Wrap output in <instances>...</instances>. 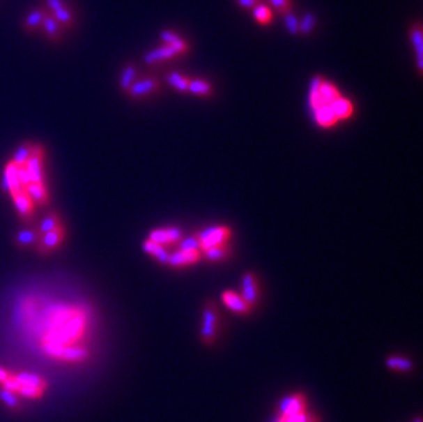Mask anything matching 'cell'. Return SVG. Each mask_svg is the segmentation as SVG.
Returning <instances> with one entry per match:
<instances>
[{
  "label": "cell",
  "mask_w": 423,
  "mask_h": 422,
  "mask_svg": "<svg viewBox=\"0 0 423 422\" xmlns=\"http://www.w3.org/2000/svg\"><path fill=\"white\" fill-rule=\"evenodd\" d=\"M32 142H25L21 146H18V149L15 150V153L13 155V162L18 166V167H25L26 162L29 160V158L32 156Z\"/></svg>",
  "instance_id": "484cf974"
},
{
  "label": "cell",
  "mask_w": 423,
  "mask_h": 422,
  "mask_svg": "<svg viewBox=\"0 0 423 422\" xmlns=\"http://www.w3.org/2000/svg\"><path fill=\"white\" fill-rule=\"evenodd\" d=\"M308 403L306 396L300 392L284 396L278 405V417H292L307 412Z\"/></svg>",
  "instance_id": "8992f818"
},
{
  "label": "cell",
  "mask_w": 423,
  "mask_h": 422,
  "mask_svg": "<svg viewBox=\"0 0 423 422\" xmlns=\"http://www.w3.org/2000/svg\"><path fill=\"white\" fill-rule=\"evenodd\" d=\"M143 251L146 254H148L150 257L155 258L159 264L167 266V261H169V253L166 251V248L160 244H156L154 241H151L150 239H147L143 243Z\"/></svg>",
  "instance_id": "44dd1931"
},
{
  "label": "cell",
  "mask_w": 423,
  "mask_h": 422,
  "mask_svg": "<svg viewBox=\"0 0 423 422\" xmlns=\"http://www.w3.org/2000/svg\"><path fill=\"white\" fill-rule=\"evenodd\" d=\"M183 236H184V233L180 228L169 227V228H157V229L151 230L148 234V239L156 244L166 247V246L180 243Z\"/></svg>",
  "instance_id": "7c38bea8"
},
{
  "label": "cell",
  "mask_w": 423,
  "mask_h": 422,
  "mask_svg": "<svg viewBox=\"0 0 423 422\" xmlns=\"http://www.w3.org/2000/svg\"><path fill=\"white\" fill-rule=\"evenodd\" d=\"M386 366L394 372H401V373H407L411 372V369L414 368L413 362L404 356L400 355H390L386 358L385 361Z\"/></svg>",
  "instance_id": "cb8c5ba5"
},
{
  "label": "cell",
  "mask_w": 423,
  "mask_h": 422,
  "mask_svg": "<svg viewBox=\"0 0 423 422\" xmlns=\"http://www.w3.org/2000/svg\"><path fill=\"white\" fill-rule=\"evenodd\" d=\"M160 89V82L154 78V77H148V78H143V80H137L128 91L126 93L132 98V99H144L150 95H153L155 92H157Z\"/></svg>",
  "instance_id": "9c48e42d"
},
{
  "label": "cell",
  "mask_w": 423,
  "mask_h": 422,
  "mask_svg": "<svg viewBox=\"0 0 423 422\" xmlns=\"http://www.w3.org/2000/svg\"><path fill=\"white\" fill-rule=\"evenodd\" d=\"M201 254L210 262H225L226 259L231 258V247L229 246V243H226L222 246H215V247L207 248V250L201 251Z\"/></svg>",
  "instance_id": "d6986e66"
},
{
  "label": "cell",
  "mask_w": 423,
  "mask_h": 422,
  "mask_svg": "<svg viewBox=\"0 0 423 422\" xmlns=\"http://www.w3.org/2000/svg\"><path fill=\"white\" fill-rule=\"evenodd\" d=\"M414 422H422V420H421V419H420V417H418V419H417V420H415V421Z\"/></svg>",
  "instance_id": "ab89813d"
},
{
  "label": "cell",
  "mask_w": 423,
  "mask_h": 422,
  "mask_svg": "<svg viewBox=\"0 0 423 422\" xmlns=\"http://www.w3.org/2000/svg\"><path fill=\"white\" fill-rule=\"evenodd\" d=\"M13 199V203L15 206V210L24 224H31L33 221V214H35V204L32 199L28 196L25 190L15 195Z\"/></svg>",
  "instance_id": "5bb4252c"
},
{
  "label": "cell",
  "mask_w": 423,
  "mask_h": 422,
  "mask_svg": "<svg viewBox=\"0 0 423 422\" xmlns=\"http://www.w3.org/2000/svg\"><path fill=\"white\" fill-rule=\"evenodd\" d=\"M39 239L38 227H31V228L28 227V228L20 230V232L15 233V236H14V244L18 248H29V247L35 248V246L38 244Z\"/></svg>",
  "instance_id": "9a60e30c"
},
{
  "label": "cell",
  "mask_w": 423,
  "mask_h": 422,
  "mask_svg": "<svg viewBox=\"0 0 423 422\" xmlns=\"http://www.w3.org/2000/svg\"><path fill=\"white\" fill-rule=\"evenodd\" d=\"M48 11L45 8H36V10H32L25 21H24V29L28 32V33H33L39 29L43 24V20H44V15L47 14Z\"/></svg>",
  "instance_id": "603a6c76"
},
{
  "label": "cell",
  "mask_w": 423,
  "mask_h": 422,
  "mask_svg": "<svg viewBox=\"0 0 423 422\" xmlns=\"http://www.w3.org/2000/svg\"><path fill=\"white\" fill-rule=\"evenodd\" d=\"M188 92H191L196 96H200V98H208L213 95V86L208 81H206L203 78H194L190 81Z\"/></svg>",
  "instance_id": "d4e9b609"
},
{
  "label": "cell",
  "mask_w": 423,
  "mask_h": 422,
  "mask_svg": "<svg viewBox=\"0 0 423 422\" xmlns=\"http://www.w3.org/2000/svg\"><path fill=\"white\" fill-rule=\"evenodd\" d=\"M137 81V68L134 65H128L123 68L121 78H119V86L123 92H126L134 82Z\"/></svg>",
  "instance_id": "4316f807"
},
{
  "label": "cell",
  "mask_w": 423,
  "mask_h": 422,
  "mask_svg": "<svg viewBox=\"0 0 423 422\" xmlns=\"http://www.w3.org/2000/svg\"><path fill=\"white\" fill-rule=\"evenodd\" d=\"M61 225H63V220L61 217V214L58 211H51L49 214H47L39 225H38V232H39V236L41 237L43 234L51 232V230L56 229L59 228Z\"/></svg>",
  "instance_id": "7402d4cb"
},
{
  "label": "cell",
  "mask_w": 423,
  "mask_h": 422,
  "mask_svg": "<svg viewBox=\"0 0 423 422\" xmlns=\"http://www.w3.org/2000/svg\"><path fill=\"white\" fill-rule=\"evenodd\" d=\"M52 17L59 22V25L62 28H72L75 25V14L72 13V10L68 7V6H63L62 8L51 13Z\"/></svg>",
  "instance_id": "f1b7e54d"
},
{
  "label": "cell",
  "mask_w": 423,
  "mask_h": 422,
  "mask_svg": "<svg viewBox=\"0 0 423 422\" xmlns=\"http://www.w3.org/2000/svg\"><path fill=\"white\" fill-rule=\"evenodd\" d=\"M188 50H190L188 43L184 38H180L176 43L163 44L162 47H157V48L151 50L150 52H147L144 55V62L147 65H157V63L170 61V59H173L176 56L184 55V54L188 52Z\"/></svg>",
  "instance_id": "7a4b0ae2"
},
{
  "label": "cell",
  "mask_w": 423,
  "mask_h": 422,
  "mask_svg": "<svg viewBox=\"0 0 423 422\" xmlns=\"http://www.w3.org/2000/svg\"><path fill=\"white\" fill-rule=\"evenodd\" d=\"M410 38L413 43V47L415 50V55H417V66H418V72L422 75L423 70V32L422 25L421 24H415L411 28L410 32Z\"/></svg>",
  "instance_id": "e0dca14e"
},
{
  "label": "cell",
  "mask_w": 423,
  "mask_h": 422,
  "mask_svg": "<svg viewBox=\"0 0 423 422\" xmlns=\"http://www.w3.org/2000/svg\"><path fill=\"white\" fill-rule=\"evenodd\" d=\"M3 190L7 192L11 197H14L15 195H18L20 192L25 190L18 177V167L13 160L6 163L4 174H3Z\"/></svg>",
  "instance_id": "8fae6325"
},
{
  "label": "cell",
  "mask_w": 423,
  "mask_h": 422,
  "mask_svg": "<svg viewBox=\"0 0 423 422\" xmlns=\"http://www.w3.org/2000/svg\"><path fill=\"white\" fill-rule=\"evenodd\" d=\"M315 25H316V17L312 13H306L302 22H299V33L308 36L315 29Z\"/></svg>",
  "instance_id": "1f68e13d"
},
{
  "label": "cell",
  "mask_w": 423,
  "mask_h": 422,
  "mask_svg": "<svg viewBox=\"0 0 423 422\" xmlns=\"http://www.w3.org/2000/svg\"><path fill=\"white\" fill-rule=\"evenodd\" d=\"M252 15L254 18L256 20L258 24L266 27L271 24L272 21V10L270 8L268 4H263V3H258L255 7H254V11H252Z\"/></svg>",
  "instance_id": "83f0119b"
},
{
  "label": "cell",
  "mask_w": 423,
  "mask_h": 422,
  "mask_svg": "<svg viewBox=\"0 0 423 422\" xmlns=\"http://www.w3.org/2000/svg\"><path fill=\"white\" fill-rule=\"evenodd\" d=\"M0 399L4 402V405L11 409V410H20L21 409V402L17 393L10 392L7 389L0 388Z\"/></svg>",
  "instance_id": "4dcf8cb0"
},
{
  "label": "cell",
  "mask_w": 423,
  "mask_h": 422,
  "mask_svg": "<svg viewBox=\"0 0 423 422\" xmlns=\"http://www.w3.org/2000/svg\"><path fill=\"white\" fill-rule=\"evenodd\" d=\"M44 156L45 149L43 144L33 143L32 144V156L25 165V169L31 177V183H45L44 181Z\"/></svg>",
  "instance_id": "52a82bcc"
},
{
  "label": "cell",
  "mask_w": 423,
  "mask_h": 422,
  "mask_svg": "<svg viewBox=\"0 0 423 422\" xmlns=\"http://www.w3.org/2000/svg\"><path fill=\"white\" fill-rule=\"evenodd\" d=\"M41 28L44 29L47 38L52 41H56L59 38H62V33H63V28L59 25V22L52 17L51 13H47L44 15V20H43V24H41Z\"/></svg>",
  "instance_id": "ffe728a7"
},
{
  "label": "cell",
  "mask_w": 423,
  "mask_h": 422,
  "mask_svg": "<svg viewBox=\"0 0 423 422\" xmlns=\"http://www.w3.org/2000/svg\"><path fill=\"white\" fill-rule=\"evenodd\" d=\"M284 24L292 36H296L299 33V21L292 11L284 14Z\"/></svg>",
  "instance_id": "d6a6232c"
},
{
  "label": "cell",
  "mask_w": 423,
  "mask_h": 422,
  "mask_svg": "<svg viewBox=\"0 0 423 422\" xmlns=\"http://www.w3.org/2000/svg\"><path fill=\"white\" fill-rule=\"evenodd\" d=\"M11 375H13V373H11L10 370H7V369H4V368L0 366V384L4 383Z\"/></svg>",
  "instance_id": "f35d334b"
},
{
  "label": "cell",
  "mask_w": 423,
  "mask_h": 422,
  "mask_svg": "<svg viewBox=\"0 0 423 422\" xmlns=\"http://www.w3.org/2000/svg\"><path fill=\"white\" fill-rule=\"evenodd\" d=\"M196 236L200 243V250L204 251L207 248L229 243L231 230L226 225H217V227H210L207 229L201 230Z\"/></svg>",
  "instance_id": "277c9868"
},
{
  "label": "cell",
  "mask_w": 423,
  "mask_h": 422,
  "mask_svg": "<svg viewBox=\"0 0 423 422\" xmlns=\"http://www.w3.org/2000/svg\"><path fill=\"white\" fill-rule=\"evenodd\" d=\"M258 3H261L259 0H237V4L243 8H254Z\"/></svg>",
  "instance_id": "74e56055"
},
{
  "label": "cell",
  "mask_w": 423,
  "mask_h": 422,
  "mask_svg": "<svg viewBox=\"0 0 423 422\" xmlns=\"http://www.w3.org/2000/svg\"><path fill=\"white\" fill-rule=\"evenodd\" d=\"M18 177H20V181H21V184H22L24 188L31 183V177H29V174H28V172H26L25 167H18Z\"/></svg>",
  "instance_id": "8d00e7d4"
},
{
  "label": "cell",
  "mask_w": 423,
  "mask_h": 422,
  "mask_svg": "<svg viewBox=\"0 0 423 422\" xmlns=\"http://www.w3.org/2000/svg\"><path fill=\"white\" fill-rule=\"evenodd\" d=\"M180 250H200V243H199L197 236H190V237L181 239Z\"/></svg>",
  "instance_id": "836d02e7"
},
{
  "label": "cell",
  "mask_w": 423,
  "mask_h": 422,
  "mask_svg": "<svg viewBox=\"0 0 423 422\" xmlns=\"http://www.w3.org/2000/svg\"><path fill=\"white\" fill-rule=\"evenodd\" d=\"M66 234H68V230L65 228V225H61L59 228L43 234L40 237L38 244L35 246V251L43 257L49 255L51 253H54L56 248H59L63 244Z\"/></svg>",
  "instance_id": "5b68a950"
},
{
  "label": "cell",
  "mask_w": 423,
  "mask_h": 422,
  "mask_svg": "<svg viewBox=\"0 0 423 422\" xmlns=\"http://www.w3.org/2000/svg\"><path fill=\"white\" fill-rule=\"evenodd\" d=\"M14 379L20 384L18 396L25 399H40L47 389V382L39 375L14 373Z\"/></svg>",
  "instance_id": "3957f363"
},
{
  "label": "cell",
  "mask_w": 423,
  "mask_h": 422,
  "mask_svg": "<svg viewBox=\"0 0 423 422\" xmlns=\"http://www.w3.org/2000/svg\"><path fill=\"white\" fill-rule=\"evenodd\" d=\"M241 296L249 306L256 307L259 305L261 301V285H259V278L255 273L248 271L243 276L241 281Z\"/></svg>",
  "instance_id": "ba28073f"
},
{
  "label": "cell",
  "mask_w": 423,
  "mask_h": 422,
  "mask_svg": "<svg viewBox=\"0 0 423 422\" xmlns=\"http://www.w3.org/2000/svg\"><path fill=\"white\" fill-rule=\"evenodd\" d=\"M221 315L215 303L208 302L203 310V321L200 328V338L204 345H213L220 335Z\"/></svg>",
  "instance_id": "6da1fadb"
},
{
  "label": "cell",
  "mask_w": 423,
  "mask_h": 422,
  "mask_svg": "<svg viewBox=\"0 0 423 422\" xmlns=\"http://www.w3.org/2000/svg\"><path fill=\"white\" fill-rule=\"evenodd\" d=\"M272 7L279 13V14H286L292 10V1L291 0H270Z\"/></svg>",
  "instance_id": "e575fe53"
},
{
  "label": "cell",
  "mask_w": 423,
  "mask_h": 422,
  "mask_svg": "<svg viewBox=\"0 0 423 422\" xmlns=\"http://www.w3.org/2000/svg\"><path fill=\"white\" fill-rule=\"evenodd\" d=\"M166 80L169 82V85L171 88H174L176 91L178 92H188V86H190V81L191 78H188L181 73H177V72H171L166 76Z\"/></svg>",
  "instance_id": "f546056e"
},
{
  "label": "cell",
  "mask_w": 423,
  "mask_h": 422,
  "mask_svg": "<svg viewBox=\"0 0 423 422\" xmlns=\"http://www.w3.org/2000/svg\"><path fill=\"white\" fill-rule=\"evenodd\" d=\"M45 6H47L48 13H54V11L62 8L63 6H66V3H65V0H45Z\"/></svg>",
  "instance_id": "d590c367"
},
{
  "label": "cell",
  "mask_w": 423,
  "mask_h": 422,
  "mask_svg": "<svg viewBox=\"0 0 423 422\" xmlns=\"http://www.w3.org/2000/svg\"><path fill=\"white\" fill-rule=\"evenodd\" d=\"M25 192L32 199L33 204L47 206L49 203V193L45 183H29L25 187Z\"/></svg>",
  "instance_id": "2e32d148"
},
{
  "label": "cell",
  "mask_w": 423,
  "mask_h": 422,
  "mask_svg": "<svg viewBox=\"0 0 423 422\" xmlns=\"http://www.w3.org/2000/svg\"><path fill=\"white\" fill-rule=\"evenodd\" d=\"M221 299H222V303L228 307L231 312H234L237 315H248L252 311V307L244 301L241 294H238L236 291H231V289L224 291L221 294Z\"/></svg>",
  "instance_id": "4fadbf2b"
},
{
  "label": "cell",
  "mask_w": 423,
  "mask_h": 422,
  "mask_svg": "<svg viewBox=\"0 0 423 422\" xmlns=\"http://www.w3.org/2000/svg\"><path fill=\"white\" fill-rule=\"evenodd\" d=\"M203 254L200 250H178L173 254H169L167 266L170 268H187L197 264L201 259Z\"/></svg>",
  "instance_id": "30bf717a"
},
{
  "label": "cell",
  "mask_w": 423,
  "mask_h": 422,
  "mask_svg": "<svg viewBox=\"0 0 423 422\" xmlns=\"http://www.w3.org/2000/svg\"><path fill=\"white\" fill-rule=\"evenodd\" d=\"M332 110H333V113L336 115L337 121L343 122V121L349 119L353 115L355 107H353V103L349 99H346V98H344L341 95V96H339L337 99H334L332 102Z\"/></svg>",
  "instance_id": "ac0fdd59"
}]
</instances>
